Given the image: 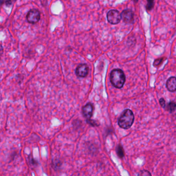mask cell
Segmentation results:
<instances>
[{
  "mask_svg": "<svg viewBox=\"0 0 176 176\" xmlns=\"http://www.w3.org/2000/svg\"><path fill=\"white\" fill-rule=\"evenodd\" d=\"M166 87L169 91H175L176 89V79L175 77H172L167 80Z\"/></svg>",
  "mask_w": 176,
  "mask_h": 176,
  "instance_id": "obj_8",
  "label": "cell"
},
{
  "mask_svg": "<svg viewBox=\"0 0 176 176\" xmlns=\"http://www.w3.org/2000/svg\"><path fill=\"white\" fill-rule=\"evenodd\" d=\"M93 111H94V107L91 103H88L83 108L82 112L83 116L87 119H91L93 116Z\"/></svg>",
  "mask_w": 176,
  "mask_h": 176,
  "instance_id": "obj_7",
  "label": "cell"
},
{
  "mask_svg": "<svg viewBox=\"0 0 176 176\" xmlns=\"http://www.w3.org/2000/svg\"><path fill=\"white\" fill-rule=\"evenodd\" d=\"M163 61V58H159V59H157L156 60H155L153 63V65L155 66H159L160 64H161Z\"/></svg>",
  "mask_w": 176,
  "mask_h": 176,
  "instance_id": "obj_13",
  "label": "cell"
},
{
  "mask_svg": "<svg viewBox=\"0 0 176 176\" xmlns=\"http://www.w3.org/2000/svg\"><path fill=\"white\" fill-rule=\"evenodd\" d=\"M89 67L86 64H80L76 70V75L78 77H86L88 74Z\"/></svg>",
  "mask_w": 176,
  "mask_h": 176,
  "instance_id": "obj_5",
  "label": "cell"
},
{
  "mask_svg": "<svg viewBox=\"0 0 176 176\" xmlns=\"http://www.w3.org/2000/svg\"><path fill=\"white\" fill-rule=\"evenodd\" d=\"M110 81L115 87L117 88H122L126 81L125 74L122 70L119 69L113 70L110 72Z\"/></svg>",
  "mask_w": 176,
  "mask_h": 176,
  "instance_id": "obj_2",
  "label": "cell"
},
{
  "mask_svg": "<svg viewBox=\"0 0 176 176\" xmlns=\"http://www.w3.org/2000/svg\"><path fill=\"white\" fill-rule=\"evenodd\" d=\"M122 18L125 23H130L133 21L134 14L132 10L127 9L124 10L121 15Z\"/></svg>",
  "mask_w": 176,
  "mask_h": 176,
  "instance_id": "obj_6",
  "label": "cell"
},
{
  "mask_svg": "<svg viewBox=\"0 0 176 176\" xmlns=\"http://www.w3.org/2000/svg\"><path fill=\"white\" fill-rule=\"evenodd\" d=\"M134 120L133 113L130 109H127L122 113L118 119V124L120 128L128 129L132 126Z\"/></svg>",
  "mask_w": 176,
  "mask_h": 176,
  "instance_id": "obj_1",
  "label": "cell"
},
{
  "mask_svg": "<svg viewBox=\"0 0 176 176\" xmlns=\"http://www.w3.org/2000/svg\"><path fill=\"white\" fill-rule=\"evenodd\" d=\"M15 0H6V3L7 5H10Z\"/></svg>",
  "mask_w": 176,
  "mask_h": 176,
  "instance_id": "obj_16",
  "label": "cell"
},
{
  "mask_svg": "<svg viewBox=\"0 0 176 176\" xmlns=\"http://www.w3.org/2000/svg\"><path fill=\"white\" fill-rule=\"evenodd\" d=\"M41 18V15L40 13L38 10H37L33 9L29 11L27 15V21L29 23H37L38 21Z\"/></svg>",
  "mask_w": 176,
  "mask_h": 176,
  "instance_id": "obj_4",
  "label": "cell"
},
{
  "mask_svg": "<svg viewBox=\"0 0 176 176\" xmlns=\"http://www.w3.org/2000/svg\"><path fill=\"white\" fill-rule=\"evenodd\" d=\"M138 175L139 176H151V174L147 170H142L139 173Z\"/></svg>",
  "mask_w": 176,
  "mask_h": 176,
  "instance_id": "obj_14",
  "label": "cell"
},
{
  "mask_svg": "<svg viewBox=\"0 0 176 176\" xmlns=\"http://www.w3.org/2000/svg\"><path fill=\"white\" fill-rule=\"evenodd\" d=\"M87 122L88 124H89L90 125L92 126H99V124L96 121L94 120H91V119H87Z\"/></svg>",
  "mask_w": 176,
  "mask_h": 176,
  "instance_id": "obj_12",
  "label": "cell"
},
{
  "mask_svg": "<svg viewBox=\"0 0 176 176\" xmlns=\"http://www.w3.org/2000/svg\"><path fill=\"white\" fill-rule=\"evenodd\" d=\"M147 4L146 5V9L148 10H152L154 6V1L153 0H147Z\"/></svg>",
  "mask_w": 176,
  "mask_h": 176,
  "instance_id": "obj_11",
  "label": "cell"
},
{
  "mask_svg": "<svg viewBox=\"0 0 176 176\" xmlns=\"http://www.w3.org/2000/svg\"><path fill=\"white\" fill-rule=\"evenodd\" d=\"M108 21L112 24H117L122 19V16L119 12L117 10H110L107 14Z\"/></svg>",
  "mask_w": 176,
  "mask_h": 176,
  "instance_id": "obj_3",
  "label": "cell"
},
{
  "mask_svg": "<svg viewBox=\"0 0 176 176\" xmlns=\"http://www.w3.org/2000/svg\"><path fill=\"white\" fill-rule=\"evenodd\" d=\"M160 104L162 108H165L166 107V102H165L164 99H163V98H161L160 100Z\"/></svg>",
  "mask_w": 176,
  "mask_h": 176,
  "instance_id": "obj_15",
  "label": "cell"
},
{
  "mask_svg": "<svg viewBox=\"0 0 176 176\" xmlns=\"http://www.w3.org/2000/svg\"><path fill=\"white\" fill-rule=\"evenodd\" d=\"M3 53V49L2 46L0 45V58H1V56H2Z\"/></svg>",
  "mask_w": 176,
  "mask_h": 176,
  "instance_id": "obj_17",
  "label": "cell"
},
{
  "mask_svg": "<svg viewBox=\"0 0 176 176\" xmlns=\"http://www.w3.org/2000/svg\"><path fill=\"white\" fill-rule=\"evenodd\" d=\"M176 109V103L174 101H171L169 103L167 106V110L170 111V112L172 113L174 112Z\"/></svg>",
  "mask_w": 176,
  "mask_h": 176,
  "instance_id": "obj_9",
  "label": "cell"
},
{
  "mask_svg": "<svg viewBox=\"0 0 176 176\" xmlns=\"http://www.w3.org/2000/svg\"><path fill=\"white\" fill-rule=\"evenodd\" d=\"M116 152L118 157L120 158H122L124 157V150L122 146L118 145L116 149Z\"/></svg>",
  "mask_w": 176,
  "mask_h": 176,
  "instance_id": "obj_10",
  "label": "cell"
}]
</instances>
